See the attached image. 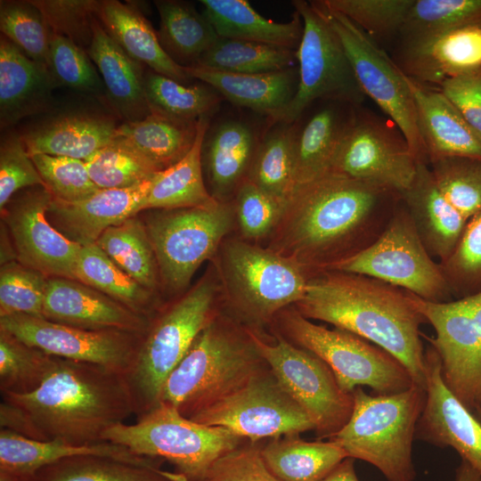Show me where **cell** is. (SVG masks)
<instances>
[{"label":"cell","mask_w":481,"mask_h":481,"mask_svg":"<svg viewBox=\"0 0 481 481\" xmlns=\"http://www.w3.org/2000/svg\"><path fill=\"white\" fill-rule=\"evenodd\" d=\"M126 274L152 292L159 278L155 251L146 226L136 216L102 232L95 242Z\"/></svg>","instance_id":"60d3db41"},{"label":"cell","mask_w":481,"mask_h":481,"mask_svg":"<svg viewBox=\"0 0 481 481\" xmlns=\"http://www.w3.org/2000/svg\"><path fill=\"white\" fill-rule=\"evenodd\" d=\"M418 161L399 128L358 106L329 173L399 195L412 183Z\"/></svg>","instance_id":"e0dca14e"},{"label":"cell","mask_w":481,"mask_h":481,"mask_svg":"<svg viewBox=\"0 0 481 481\" xmlns=\"http://www.w3.org/2000/svg\"><path fill=\"white\" fill-rule=\"evenodd\" d=\"M145 224L159 278L171 290L186 288L200 265L211 258L230 232L234 206L160 209Z\"/></svg>","instance_id":"7c38bea8"},{"label":"cell","mask_w":481,"mask_h":481,"mask_svg":"<svg viewBox=\"0 0 481 481\" xmlns=\"http://www.w3.org/2000/svg\"><path fill=\"white\" fill-rule=\"evenodd\" d=\"M297 50L218 37L195 66L233 73H267L295 68Z\"/></svg>","instance_id":"7bdbcfd3"},{"label":"cell","mask_w":481,"mask_h":481,"mask_svg":"<svg viewBox=\"0 0 481 481\" xmlns=\"http://www.w3.org/2000/svg\"><path fill=\"white\" fill-rule=\"evenodd\" d=\"M44 318L90 330H120L143 336L150 320L107 295L68 278H48Z\"/></svg>","instance_id":"7402d4cb"},{"label":"cell","mask_w":481,"mask_h":481,"mask_svg":"<svg viewBox=\"0 0 481 481\" xmlns=\"http://www.w3.org/2000/svg\"><path fill=\"white\" fill-rule=\"evenodd\" d=\"M48 278L18 260L1 265L0 317L26 314L44 317L43 308Z\"/></svg>","instance_id":"816d5d0a"},{"label":"cell","mask_w":481,"mask_h":481,"mask_svg":"<svg viewBox=\"0 0 481 481\" xmlns=\"http://www.w3.org/2000/svg\"><path fill=\"white\" fill-rule=\"evenodd\" d=\"M221 268L232 306L257 324L299 302L312 276L295 260L239 240L224 243Z\"/></svg>","instance_id":"9c48e42d"},{"label":"cell","mask_w":481,"mask_h":481,"mask_svg":"<svg viewBox=\"0 0 481 481\" xmlns=\"http://www.w3.org/2000/svg\"><path fill=\"white\" fill-rule=\"evenodd\" d=\"M218 288L216 279L206 275L150 320L135 362L125 376L137 417L159 404L167 377L199 334L218 315Z\"/></svg>","instance_id":"8992f818"},{"label":"cell","mask_w":481,"mask_h":481,"mask_svg":"<svg viewBox=\"0 0 481 481\" xmlns=\"http://www.w3.org/2000/svg\"><path fill=\"white\" fill-rule=\"evenodd\" d=\"M413 96L418 128L428 164L444 157H466L481 160V135L438 89L424 86L406 76Z\"/></svg>","instance_id":"cb8c5ba5"},{"label":"cell","mask_w":481,"mask_h":481,"mask_svg":"<svg viewBox=\"0 0 481 481\" xmlns=\"http://www.w3.org/2000/svg\"><path fill=\"white\" fill-rule=\"evenodd\" d=\"M189 419L227 428L251 443L315 429L311 418L279 384L269 367Z\"/></svg>","instance_id":"2e32d148"},{"label":"cell","mask_w":481,"mask_h":481,"mask_svg":"<svg viewBox=\"0 0 481 481\" xmlns=\"http://www.w3.org/2000/svg\"><path fill=\"white\" fill-rule=\"evenodd\" d=\"M439 90L481 135V69L446 79Z\"/></svg>","instance_id":"94428289"},{"label":"cell","mask_w":481,"mask_h":481,"mask_svg":"<svg viewBox=\"0 0 481 481\" xmlns=\"http://www.w3.org/2000/svg\"><path fill=\"white\" fill-rule=\"evenodd\" d=\"M102 440L142 456L167 460L189 481H200L217 459L246 439L227 428L198 423L159 404L134 424L120 423L107 429Z\"/></svg>","instance_id":"52a82bcc"},{"label":"cell","mask_w":481,"mask_h":481,"mask_svg":"<svg viewBox=\"0 0 481 481\" xmlns=\"http://www.w3.org/2000/svg\"><path fill=\"white\" fill-rule=\"evenodd\" d=\"M428 167L444 198L467 219L481 211V160L444 157Z\"/></svg>","instance_id":"c3c4849f"},{"label":"cell","mask_w":481,"mask_h":481,"mask_svg":"<svg viewBox=\"0 0 481 481\" xmlns=\"http://www.w3.org/2000/svg\"><path fill=\"white\" fill-rule=\"evenodd\" d=\"M208 126V118H200L191 151L175 165L155 174L143 211L211 207L220 201L208 191L203 179L202 146Z\"/></svg>","instance_id":"d590c367"},{"label":"cell","mask_w":481,"mask_h":481,"mask_svg":"<svg viewBox=\"0 0 481 481\" xmlns=\"http://www.w3.org/2000/svg\"><path fill=\"white\" fill-rule=\"evenodd\" d=\"M200 481H281L266 467L257 443H244L217 459Z\"/></svg>","instance_id":"91938a15"},{"label":"cell","mask_w":481,"mask_h":481,"mask_svg":"<svg viewBox=\"0 0 481 481\" xmlns=\"http://www.w3.org/2000/svg\"><path fill=\"white\" fill-rule=\"evenodd\" d=\"M88 53L69 38L52 34L47 70L55 86L98 94L104 89Z\"/></svg>","instance_id":"db71d44e"},{"label":"cell","mask_w":481,"mask_h":481,"mask_svg":"<svg viewBox=\"0 0 481 481\" xmlns=\"http://www.w3.org/2000/svg\"><path fill=\"white\" fill-rule=\"evenodd\" d=\"M53 358L0 330L1 394L24 395L36 390L50 371Z\"/></svg>","instance_id":"bcb514c9"},{"label":"cell","mask_w":481,"mask_h":481,"mask_svg":"<svg viewBox=\"0 0 481 481\" xmlns=\"http://www.w3.org/2000/svg\"><path fill=\"white\" fill-rule=\"evenodd\" d=\"M53 357L50 371L36 390L1 394L2 400L29 414L42 441L102 442L107 429L135 414L125 375L96 364Z\"/></svg>","instance_id":"3957f363"},{"label":"cell","mask_w":481,"mask_h":481,"mask_svg":"<svg viewBox=\"0 0 481 481\" xmlns=\"http://www.w3.org/2000/svg\"><path fill=\"white\" fill-rule=\"evenodd\" d=\"M439 264L452 296L481 291V211L467 221L453 252Z\"/></svg>","instance_id":"f5cc1de1"},{"label":"cell","mask_w":481,"mask_h":481,"mask_svg":"<svg viewBox=\"0 0 481 481\" xmlns=\"http://www.w3.org/2000/svg\"><path fill=\"white\" fill-rule=\"evenodd\" d=\"M314 2L340 39L365 96L399 128L418 163L428 165L406 76L384 49L347 17L327 8L321 0Z\"/></svg>","instance_id":"4fadbf2b"},{"label":"cell","mask_w":481,"mask_h":481,"mask_svg":"<svg viewBox=\"0 0 481 481\" xmlns=\"http://www.w3.org/2000/svg\"><path fill=\"white\" fill-rule=\"evenodd\" d=\"M53 195L44 186L14 195L1 210L17 260L47 278L74 279L81 245L57 230L47 217Z\"/></svg>","instance_id":"d6986e66"},{"label":"cell","mask_w":481,"mask_h":481,"mask_svg":"<svg viewBox=\"0 0 481 481\" xmlns=\"http://www.w3.org/2000/svg\"><path fill=\"white\" fill-rule=\"evenodd\" d=\"M266 367L246 328L218 314L167 377L159 404L190 418Z\"/></svg>","instance_id":"277c9868"},{"label":"cell","mask_w":481,"mask_h":481,"mask_svg":"<svg viewBox=\"0 0 481 481\" xmlns=\"http://www.w3.org/2000/svg\"><path fill=\"white\" fill-rule=\"evenodd\" d=\"M79 455L106 457L136 466L161 469L160 459L136 454L126 446L109 441L86 444L37 441L4 428L0 430V470L8 473L32 477L54 461Z\"/></svg>","instance_id":"f1b7e54d"},{"label":"cell","mask_w":481,"mask_h":481,"mask_svg":"<svg viewBox=\"0 0 481 481\" xmlns=\"http://www.w3.org/2000/svg\"><path fill=\"white\" fill-rule=\"evenodd\" d=\"M481 26V0H414L398 39Z\"/></svg>","instance_id":"f6af8a7d"},{"label":"cell","mask_w":481,"mask_h":481,"mask_svg":"<svg viewBox=\"0 0 481 481\" xmlns=\"http://www.w3.org/2000/svg\"><path fill=\"white\" fill-rule=\"evenodd\" d=\"M407 292L436 331L422 336L438 355L445 385L470 412L481 409V291L447 302Z\"/></svg>","instance_id":"5bb4252c"},{"label":"cell","mask_w":481,"mask_h":481,"mask_svg":"<svg viewBox=\"0 0 481 481\" xmlns=\"http://www.w3.org/2000/svg\"><path fill=\"white\" fill-rule=\"evenodd\" d=\"M424 357L426 401L415 439L452 448L481 478V424L445 385L436 350L429 346Z\"/></svg>","instance_id":"ffe728a7"},{"label":"cell","mask_w":481,"mask_h":481,"mask_svg":"<svg viewBox=\"0 0 481 481\" xmlns=\"http://www.w3.org/2000/svg\"><path fill=\"white\" fill-rule=\"evenodd\" d=\"M455 481H481V478L469 463L461 460L456 469Z\"/></svg>","instance_id":"e7e4bbea"},{"label":"cell","mask_w":481,"mask_h":481,"mask_svg":"<svg viewBox=\"0 0 481 481\" xmlns=\"http://www.w3.org/2000/svg\"><path fill=\"white\" fill-rule=\"evenodd\" d=\"M154 4L160 20L157 34L161 46L180 66H195L219 37L214 27L189 3L157 0Z\"/></svg>","instance_id":"74e56055"},{"label":"cell","mask_w":481,"mask_h":481,"mask_svg":"<svg viewBox=\"0 0 481 481\" xmlns=\"http://www.w3.org/2000/svg\"><path fill=\"white\" fill-rule=\"evenodd\" d=\"M322 103L305 122L299 119L295 122L293 162L296 188L330 172L358 107L334 101H322Z\"/></svg>","instance_id":"484cf974"},{"label":"cell","mask_w":481,"mask_h":481,"mask_svg":"<svg viewBox=\"0 0 481 481\" xmlns=\"http://www.w3.org/2000/svg\"><path fill=\"white\" fill-rule=\"evenodd\" d=\"M400 198L428 254L444 262L456 248L468 220L442 194L428 165L418 163L412 183Z\"/></svg>","instance_id":"d4e9b609"},{"label":"cell","mask_w":481,"mask_h":481,"mask_svg":"<svg viewBox=\"0 0 481 481\" xmlns=\"http://www.w3.org/2000/svg\"><path fill=\"white\" fill-rule=\"evenodd\" d=\"M323 270L371 277L427 301L447 302L452 296L440 264L424 247L401 198L372 243Z\"/></svg>","instance_id":"30bf717a"},{"label":"cell","mask_w":481,"mask_h":481,"mask_svg":"<svg viewBox=\"0 0 481 481\" xmlns=\"http://www.w3.org/2000/svg\"><path fill=\"white\" fill-rule=\"evenodd\" d=\"M144 91L151 113L189 121L209 118L224 99L204 83L185 85L152 70L145 74Z\"/></svg>","instance_id":"ee69618b"},{"label":"cell","mask_w":481,"mask_h":481,"mask_svg":"<svg viewBox=\"0 0 481 481\" xmlns=\"http://www.w3.org/2000/svg\"><path fill=\"white\" fill-rule=\"evenodd\" d=\"M199 120H181L158 113L124 122L117 128L121 140L148 160L158 171L180 161L192 148Z\"/></svg>","instance_id":"e575fe53"},{"label":"cell","mask_w":481,"mask_h":481,"mask_svg":"<svg viewBox=\"0 0 481 481\" xmlns=\"http://www.w3.org/2000/svg\"><path fill=\"white\" fill-rule=\"evenodd\" d=\"M0 330L52 356L96 364L125 376L135 362L143 338L129 332L84 330L26 314L0 317Z\"/></svg>","instance_id":"ac0fdd59"},{"label":"cell","mask_w":481,"mask_h":481,"mask_svg":"<svg viewBox=\"0 0 481 481\" xmlns=\"http://www.w3.org/2000/svg\"><path fill=\"white\" fill-rule=\"evenodd\" d=\"M234 211L244 237L258 239L273 232L284 206L248 178L235 193Z\"/></svg>","instance_id":"6f0895ef"},{"label":"cell","mask_w":481,"mask_h":481,"mask_svg":"<svg viewBox=\"0 0 481 481\" xmlns=\"http://www.w3.org/2000/svg\"><path fill=\"white\" fill-rule=\"evenodd\" d=\"M1 428L19 436L42 441V436L29 414L20 406L2 400L0 404Z\"/></svg>","instance_id":"6125c7cd"},{"label":"cell","mask_w":481,"mask_h":481,"mask_svg":"<svg viewBox=\"0 0 481 481\" xmlns=\"http://www.w3.org/2000/svg\"><path fill=\"white\" fill-rule=\"evenodd\" d=\"M329 9L347 17L376 43L399 37L414 0H321Z\"/></svg>","instance_id":"f907efd6"},{"label":"cell","mask_w":481,"mask_h":481,"mask_svg":"<svg viewBox=\"0 0 481 481\" xmlns=\"http://www.w3.org/2000/svg\"><path fill=\"white\" fill-rule=\"evenodd\" d=\"M354 461L351 457L346 458L322 481H359Z\"/></svg>","instance_id":"be15d7a7"},{"label":"cell","mask_w":481,"mask_h":481,"mask_svg":"<svg viewBox=\"0 0 481 481\" xmlns=\"http://www.w3.org/2000/svg\"><path fill=\"white\" fill-rule=\"evenodd\" d=\"M260 141L248 179L285 207L295 191L293 142L295 122H278Z\"/></svg>","instance_id":"ab89813d"},{"label":"cell","mask_w":481,"mask_h":481,"mask_svg":"<svg viewBox=\"0 0 481 481\" xmlns=\"http://www.w3.org/2000/svg\"><path fill=\"white\" fill-rule=\"evenodd\" d=\"M31 1L41 11L53 34L66 37L81 48L87 46L88 49L93 37V22L96 18L100 1Z\"/></svg>","instance_id":"9f6ffc18"},{"label":"cell","mask_w":481,"mask_h":481,"mask_svg":"<svg viewBox=\"0 0 481 481\" xmlns=\"http://www.w3.org/2000/svg\"><path fill=\"white\" fill-rule=\"evenodd\" d=\"M354 405L345 426L329 438L348 457L376 467L388 481H414L412 444L426 401V389L412 385L391 395L352 392Z\"/></svg>","instance_id":"5b68a950"},{"label":"cell","mask_w":481,"mask_h":481,"mask_svg":"<svg viewBox=\"0 0 481 481\" xmlns=\"http://www.w3.org/2000/svg\"><path fill=\"white\" fill-rule=\"evenodd\" d=\"M246 330L279 384L311 418L319 440L339 431L350 418L354 399L340 388L329 366L281 335L273 344L253 328Z\"/></svg>","instance_id":"9a60e30c"},{"label":"cell","mask_w":481,"mask_h":481,"mask_svg":"<svg viewBox=\"0 0 481 481\" xmlns=\"http://www.w3.org/2000/svg\"><path fill=\"white\" fill-rule=\"evenodd\" d=\"M126 188L100 189L79 201H51L47 217L53 225L79 245L95 243L108 228L143 211L153 177Z\"/></svg>","instance_id":"603a6c76"},{"label":"cell","mask_w":481,"mask_h":481,"mask_svg":"<svg viewBox=\"0 0 481 481\" xmlns=\"http://www.w3.org/2000/svg\"><path fill=\"white\" fill-rule=\"evenodd\" d=\"M31 159L54 199L75 202L100 190L90 177L85 160L48 154H34Z\"/></svg>","instance_id":"11a10c76"},{"label":"cell","mask_w":481,"mask_h":481,"mask_svg":"<svg viewBox=\"0 0 481 481\" xmlns=\"http://www.w3.org/2000/svg\"><path fill=\"white\" fill-rule=\"evenodd\" d=\"M256 131L246 122L229 119L207 131L202 155L212 196L226 202L248 178L259 143Z\"/></svg>","instance_id":"1f68e13d"},{"label":"cell","mask_w":481,"mask_h":481,"mask_svg":"<svg viewBox=\"0 0 481 481\" xmlns=\"http://www.w3.org/2000/svg\"><path fill=\"white\" fill-rule=\"evenodd\" d=\"M0 29L29 58L47 69L53 32L31 0L1 1Z\"/></svg>","instance_id":"7dc6e473"},{"label":"cell","mask_w":481,"mask_h":481,"mask_svg":"<svg viewBox=\"0 0 481 481\" xmlns=\"http://www.w3.org/2000/svg\"><path fill=\"white\" fill-rule=\"evenodd\" d=\"M260 452L268 469L281 481H322L348 457L335 441L306 442L298 435L272 438Z\"/></svg>","instance_id":"8d00e7d4"},{"label":"cell","mask_w":481,"mask_h":481,"mask_svg":"<svg viewBox=\"0 0 481 481\" xmlns=\"http://www.w3.org/2000/svg\"><path fill=\"white\" fill-rule=\"evenodd\" d=\"M115 122L90 113H70L49 119L21 137L29 154L65 156L86 160L116 137Z\"/></svg>","instance_id":"4dcf8cb0"},{"label":"cell","mask_w":481,"mask_h":481,"mask_svg":"<svg viewBox=\"0 0 481 481\" xmlns=\"http://www.w3.org/2000/svg\"><path fill=\"white\" fill-rule=\"evenodd\" d=\"M188 77L209 86L224 99L268 116L274 124L293 100L298 70L291 68L267 73H233L198 66L183 67Z\"/></svg>","instance_id":"4316f807"},{"label":"cell","mask_w":481,"mask_h":481,"mask_svg":"<svg viewBox=\"0 0 481 481\" xmlns=\"http://www.w3.org/2000/svg\"><path fill=\"white\" fill-rule=\"evenodd\" d=\"M45 183L21 135L8 134L0 144V210L23 189Z\"/></svg>","instance_id":"680465c9"},{"label":"cell","mask_w":481,"mask_h":481,"mask_svg":"<svg viewBox=\"0 0 481 481\" xmlns=\"http://www.w3.org/2000/svg\"><path fill=\"white\" fill-rule=\"evenodd\" d=\"M74 279L151 320L152 292L121 270L96 243L81 246Z\"/></svg>","instance_id":"f35d334b"},{"label":"cell","mask_w":481,"mask_h":481,"mask_svg":"<svg viewBox=\"0 0 481 481\" xmlns=\"http://www.w3.org/2000/svg\"><path fill=\"white\" fill-rule=\"evenodd\" d=\"M296 309L384 349L426 388L420 324L427 322L406 290L365 275L322 270L310 277Z\"/></svg>","instance_id":"7a4b0ae2"},{"label":"cell","mask_w":481,"mask_h":481,"mask_svg":"<svg viewBox=\"0 0 481 481\" xmlns=\"http://www.w3.org/2000/svg\"><path fill=\"white\" fill-rule=\"evenodd\" d=\"M35 481H189L176 471L136 466L94 455L73 456L43 467Z\"/></svg>","instance_id":"b9f144b4"},{"label":"cell","mask_w":481,"mask_h":481,"mask_svg":"<svg viewBox=\"0 0 481 481\" xmlns=\"http://www.w3.org/2000/svg\"><path fill=\"white\" fill-rule=\"evenodd\" d=\"M203 13L222 38L257 42L297 50L303 21L295 11L291 20L275 22L260 15L246 0H200Z\"/></svg>","instance_id":"836d02e7"},{"label":"cell","mask_w":481,"mask_h":481,"mask_svg":"<svg viewBox=\"0 0 481 481\" xmlns=\"http://www.w3.org/2000/svg\"><path fill=\"white\" fill-rule=\"evenodd\" d=\"M399 201L392 191L328 173L295 189L269 249L313 274L372 243Z\"/></svg>","instance_id":"6da1fadb"},{"label":"cell","mask_w":481,"mask_h":481,"mask_svg":"<svg viewBox=\"0 0 481 481\" xmlns=\"http://www.w3.org/2000/svg\"><path fill=\"white\" fill-rule=\"evenodd\" d=\"M55 85L48 70L17 45L0 38V125L5 128L24 118L45 111Z\"/></svg>","instance_id":"83f0119b"},{"label":"cell","mask_w":481,"mask_h":481,"mask_svg":"<svg viewBox=\"0 0 481 481\" xmlns=\"http://www.w3.org/2000/svg\"><path fill=\"white\" fill-rule=\"evenodd\" d=\"M396 41L394 61L424 86L439 89L446 79L481 69V26Z\"/></svg>","instance_id":"44dd1931"},{"label":"cell","mask_w":481,"mask_h":481,"mask_svg":"<svg viewBox=\"0 0 481 481\" xmlns=\"http://www.w3.org/2000/svg\"><path fill=\"white\" fill-rule=\"evenodd\" d=\"M85 162L90 177L100 189L130 187L159 172L143 156L116 137Z\"/></svg>","instance_id":"681fc988"},{"label":"cell","mask_w":481,"mask_h":481,"mask_svg":"<svg viewBox=\"0 0 481 481\" xmlns=\"http://www.w3.org/2000/svg\"><path fill=\"white\" fill-rule=\"evenodd\" d=\"M100 71L107 96L125 122L141 120L151 114L142 64L133 60L109 35L97 19L86 50Z\"/></svg>","instance_id":"f546056e"},{"label":"cell","mask_w":481,"mask_h":481,"mask_svg":"<svg viewBox=\"0 0 481 481\" xmlns=\"http://www.w3.org/2000/svg\"><path fill=\"white\" fill-rule=\"evenodd\" d=\"M0 481H35V476L24 477L0 470Z\"/></svg>","instance_id":"03108f58"},{"label":"cell","mask_w":481,"mask_h":481,"mask_svg":"<svg viewBox=\"0 0 481 481\" xmlns=\"http://www.w3.org/2000/svg\"><path fill=\"white\" fill-rule=\"evenodd\" d=\"M473 414L475 415V417L477 418V420L480 422L481 424V409H478L477 411H475L473 412Z\"/></svg>","instance_id":"003e7915"},{"label":"cell","mask_w":481,"mask_h":481,"mask_svg":"<svg viewBox=\"0 0 481 481\" xmlns=\"http://www.w3.org/2000/svg\"><path fill=\"white\" fill-rule=\"evenodd\" d=\"M96 17L109 35L135 61L160 75L188 85L192 79L163 49L157 32L142 12L117 0L100 1Z\"/></svg>","instance_id":"d6a6232c"},{"label":"cell","mask_w":481,"mask_h":481,"mask_svg":"<svg viewBox=\"0 0 481 481\" xmlns=\"http://www.w3.org/2000/svg\"><path fill=\"white\" fill-rule=\"evenodd\" d=\"M276 317L283 337L322 360L346 393L368 387L378 395H391L415 385L400 361L357 335L315 324L296 308H285Z\"/></svg>","instance_id":"ba28073f"},{"label":"cell","mask_w":481,"mask_h":481,"mask_svg":"<svg viewBox=\"0 0 481 481\" xmlns=\"http://www.w3.org/2000/svg\"><path fill=\"white\" fill-rule=\"evenodd\" d=\"M302 18L303 35L296 51L297 93L278 122L291 124L316 102L362 106L365 99L337 33L314 1L291 2Z\"/></svg>","instance_id":"8fae6325"}]
</instances>
